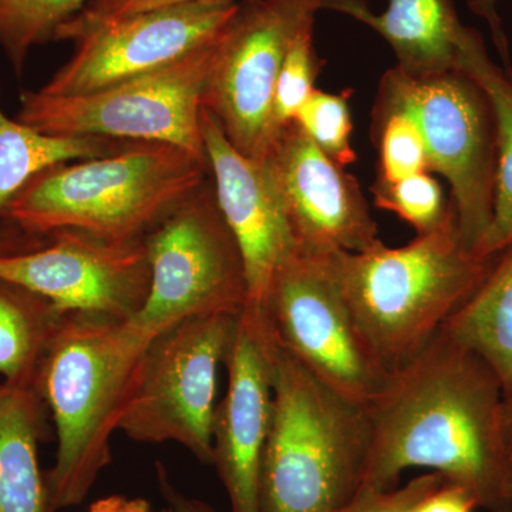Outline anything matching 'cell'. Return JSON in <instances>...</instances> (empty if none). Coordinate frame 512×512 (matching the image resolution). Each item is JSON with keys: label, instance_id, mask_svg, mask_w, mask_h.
I'll return each mask as SVG.
<instances>
[{"label": "cell", "instance_id": "15", "mask_svg": "<svg viewBox=\"0 0 512 512\" xmlns=\"http://www.w3.org/2000/svg\"><path fill=\"white\" fill-rule=\"evenodd\" d=\"M269 346L265 316L242 311L225 360L227 393L217 404L212 429V466L231 512H261L259 481L272 407Z\"/></svg>", "mask_w": 512, "mask_h": 512}, {"label": "cell", "instance_id": "9", "mask_svg": "<svg viewBox=\"0 0 512 512\" xmlns=\"http://www.w3.org/2000/svg\"><path fill=\"white\" fill-rule=\"evenodd\" d=\"M339 0H244L222 32L202 109L242 156L264 161L278 141L276 82L293 40Z\"/></svg>", "mask_w": 512, "mask_h": 512}, {"label": "cell", "instance_id": "5", "mask_svg": "<svg viewBox=\"0 0 512 512\" xmlns=\"http://www.w3.org/2000/svg\"><path fill=\"white\" fill-rule=\"evenodd\" d=\"M272 407L259 481L261 512H336L362 487L366 406L330 389L271 336Z\"/></svg>", "mask_w": 512, "mask_h": 512}, {"label": "cell", "instance_id": "21", "mask_svg": "<svg viewBox=\"0 0 512 512\" xmlns=\"http://www.w3.org/2000/svg\"><path fill=\"white\" fill-rule=\"evenodd\" d=\"M64 313L25 286L0 279V375L39 384L40 367Z\"/></svg>", "mask_w": 512, "mask_h": 512}, {"label": "cell", "instance_id": "6", "mask_svg": "<svg viewBox=\"0 0 512 512\" xmlns=\"http://www.w3.org/2000/svg\"><path fill=\"white\" fill-rule=\"evenodd\" d=\"M221 36L177 62L96 92L49 96L25 90L16 120L47 136L173 144L208 160L201 131L202 93Z\"/></svg>", "mask_w": 512, "mask_h": 512}, {"label": "cell", "instance_id": "8", "mask_svg": "<svg viewBox=\"0 0 512 512\" xmlns=\"http://www.w3.org/2000/svg\"><path fill=\"white\" fill-rule=\"evenodd\" d=\"M150 292L133 320L161 332L192 316L241 315L248 288L244 258L222 214L212 177L144 237Z\"/></svg>", "mask_w": 512, "mask_h": 512}, {"label": "cell", "instance_id": "2", "mask_svg": "<svg viewBox=\"0 0 512 512\" xmlns=\"http://www.w3.org/2000/svg\"><path fill=\"white\" fill-rule=\"evenodd\" d=\"M156 336L130 319L64 313L39 375L57 437L55 463L45 473L49 512L82 504L111 463V439L134 402Z\"/></svg>", "mask_w": 512, "mask_h": 512}, {"label": "cell", "instance_id": "11", "mask_svg": "<svg viewBox=\"0 0 512 512\" xmlns=\"http://www.w3.org/2000/svg\"><path fill=\"white\" fill-rule=\"evenodd\" d=\"M272 339L320 382L369 404L390 373L367 346L329 255L296 251L279 266L264 308Z\"/></svg>", "mask_w": 512, "mask_h": 512}, {"label": "cell", "instance_id": "22", "mask_svg": "<svg viewBox=\"0 0 512 512\" xmlns=\"http://www.w3.org/2000/svg\"><path fill=\"white\" fill-rule=\"evenodd\" d=\"M136 141L106 137H56L12 120L0 106V211L10 198L50 165L92 160Z\"/></svg>", "mask_w": 512, "mask_h": 512}, {"label": "cell", "instance_id": "16", "mask_svg": "<svg viewBox=\"0 0 512 512\" xmlns=\"http://www.w3.org/2000/svg\"><path fill=\"white\" fill-rule=\"evenodd\" d=\"M201 131L222 214L244 258L248 288L244 309L265 316L266 295L276 271L298 251L284 202L268 161L242 156L204 109Z\"/></svg>", "mask_w": 512, "mask_h": 512}, {"label": "cell", "instance_id": "31", "mask_svg": "<svg viewBox=\"0 0 512 512\" xmlns=\"http://www.w3.org/2000/svg\"><path fill=\"white\" fill-rule=\"evenodd\" d=\"M468 9L483 20L490 29L491 37L498 56L501 57V67L504 72L512 76V62L510 43H508L507 32H505L503 19L498 13V0H466Z\"/></svg>", "mask_w": 512, "mask_h": 512}, {"label": "cell", "instance_id": "3", "mask_svg": "<svg viewBox=\"0 0 512 512\" xmlns=\"http://www.w3.org/2000/svg\"><path fill=\"white\" fill-rule=\"evenodd\" d=\"M210 177L208 160L184 148L136 141L109 156L50 165L10 198L0 221L30 244L64 229L138 241Z\"/></svg>", "mask_w": 512, "mask_h": 512}, {"label": "cell", "instance_id": "14", "mask_svg": "<svg viewBox=\"0 0 512 512\" xmlns=\"http://www.w3.org/2000/svg\"><path fill=\"white\" fill-rule=\"evenodd\" d=\"M303 254L363 252L380 241L360 185L292 121L266 158Z\"/></svg>", "mask_w": 512, "mask_h": 512}, {"label": "cell", "instance_id": "30", "mask_svg": "<svg viewBox=\"0 0 512 512\" xmlns=\"http://www.w3.org/2000/svg\"><path fill=\"white\" fill-rule=\"evenodd\" d=\"M476 498L460 485L444 481L436 490L421 498L413 512H474Z\"/></svg>", "mask_w": 512, "mask_h": 512}, {"label": "cell", "instance_id": "23", "mask_svg": "<svg viewBox=\"0 0 512 512\" xmlns=\"http://www.w3.org/2000/svg\"><path fill=\"white\" fill-rule=\"evenodd\" d=\"M90 0H0V47L20 76L33 47L55 42L57 30Z\"/></svg>", "mask_w": 512, "mask_h": 512}, {"label": "cell", "instance_id": "35", "mask_svg": "<svg viewBox=\"0 0 512 512\" xmlns=\"http://www.w3.org/2000/svg\"><path fill=\"white\" fill-rule=\"evenodd\" d=\"M165 512H175L173 510V508L170 507V505H167V507H165Z\"/></svg>", "mask_w": 512, "mask_h": 512}, {"label": "cell", "instance_id": "4", "mask_svg": "<svg viewBox=\"0 0 512 512\" xmlns=\"http://www.w3.org/2000/svg\"><path fill=\"white\" fill-rule=\"evenodd\" d=\"M328 255L367 346L393 373L419 355L477 291L497 254L468 249L453 214L404 247H386L380 239L363 252Z\"/></svg>", "mask_w": 512, "mask_h": 512}, {"label": "cell", "instance_id": "1", "mask_svg": "<svg viewBox=\"0 0 512 512\" xmlns=\"http://www.w3.org/2000/svg\"><path fill=\"white\" fill-rule=\"evenodd\" d=\"M503 402L494 370L441 329L366 404L370 451L360 488L389 490L409 468H429L478 508L512 512Z\"/></svg>", "mask_w": 512, "mask_h": 512}, {"label": "cell", "instance_id": "10", "mask_svg": "<svg viewBox=\"0 0 512 512\" xmlns=\"http://www.w3.org/2000/svg\"><path fill=\"white\" fill-rule=\"evenodd\" d=\"M238 316H192L150 343L134 402L120 431L138 443L180 444L212 466L218 372L231 349Z\"/></svg>", "mask_w": 512, "mask_h": 512}, {"label": "cell", "instance_id": "32", "mask_svg": "<svg viewBox=\"0 0 512 512\" xmlns=\"http://www.w3.org/2000/svg\"><path fill=\"white\" fill-rule=\"evenodd\" d=\"M157 481L160 493L163 495L165 503L170 505L175 512H217L211 505L198 500V498L188 497L181 493L173 483L167 470L161 463H157Z\"/></svg>", "mask_w": 512, "mask_h": 512}, {"label": "cell", "instance_id": "25", "mask_svg": "<svg viewBox=\"0 0 512 512\" xmlns=\"http://www.w3.org/2000/svg\"><path fill=\"white\" fill-rule=\"evenodd\" d=\"M375 205L393 212L412 225L417 235L440 228L454 214L450 198L444 197L439 181L426 171L396 183L376 181L370 187Z\"/></svg>", "mask_w": 512, "mask_h": 512}, {"label": "cell", "instance_id": "34", "mask_svg": "<svg viewBox=\"0 0 512 512\" xmlns=\"http://www.w3.org/2000/svg\"><path fill=\"white\" fill-rule=\"evenodd\" d=\"M503 433L505 450H507L508 468L512 485V396L504 397L503 402Z\"/></svg>", "mask_w": 512, "mask_h": 512}, {"label": "cell", "instance_id": "17", "mask_svg": "<svg viewBox=\"0 0 512 512\" xmlns=\"http://www.w3.org/2000/svg\"><path fill=\"white\" fill-rule=\"evenodd\" d=\"M343 13L375 30L396 55V69L410 77L436 76L458 69L461 23L453 0H387L380 15L366 0H339Z\"/></svg>", "mask_w": 512, "mask_h": 512}, {"label": "cell", "instance_id": "28", "mask_svg": "<svg viewBox=\"0 0 512 512\" xmlns=\"http://www.w3.org/2000/svg\"><path fill=\"white\" fill-rule=\"evenodd\" d=\"M194 2H207V0H90L82 12L77 13L73 19L57 30L55 42L60 40L76 42L90 30L104 23L147 12V10Z\"/></svg>", "mask_w": 512, "mask_h": 512}, {"label": "cell", "instance_id": "24", "mask_svg": "<svg viewBox=\"0 0 512 512\" xmlns=\"http://www.w3.org/2000/svg\"><path fill=\"white\" fill-rule=\"evenodd\" d=\"M373 138L377 147L376 181L396 183L429 171L426 144L416 121L402 110L376 107Z\"/></svg>", "mask_w": 512, "mask_h": 512}, {"label": "cell", "instance_id": "13", "mask_svg": "<svg viewBox=\"0 0 512 512\" xmlns=\"http://www.w3.org/2000/svg\"><path fill=\"white\" fill-rule=\"evenodd\" d=\"M238 9L237 0H207L104 23L74 42L72 59L39 90L80 96L161 69L220 36Z\"/></svg>", "mask_w": 512, "mask_h": 512}, {"label": "cell", "instance_id": "29", "mask_svg": "<svg viewBox=\"0 0 512 512\" xmlns=\"http://www.w3.org/2000/svg\"><path fill=\"white\" fill-rule=\"evenodd\" d=\"M444 481L441 474L431 471L413 478L400 488H360L355 497L336 512H413L421 498L436 490Z\"/></svg>", "mask_w": 512, "mask_h": 512}, {"label": "cell", "instance_id": "33", "mask_svg": "<svg viewBox=\"0 0 512 512\" xmlns=\"http://www.w3.org/2000/svg\"><path fill=\"white\" fill-rule=\"evenodd\" d=\"M86 512H156L150 503L141 498H127L123 495H110L100 498L90 505ZM160 512H165V508Z\"/></svg>", "mask_w": 512, "mask_h": 512}, {"label": "cell", "instance_id": "12", "mask_svg": "<svg viewBox=\"0 0 512 512\" xmlns=\"http://www.w3.org/2000/svg\"><path fill=\"white\" fill-rule=\"evenodd\" d=\"M47 238L0 251V279L25 286L63 313L128 320L141 311L151 282L143 239L107 241L76 229Z\"/></svg>", "mask_w": 512, "mask_h": 512}, {"label": "cell", "instance_id": "7", "mask_svg": "<svg viewBox=\"0 0 512 512\" xmlns=\"http://www.w3.org/2000/svg\"><path fill=\"white\" fill-rule=\"evenodd\" d=\"M375 106L416 121L430 173L450 185L461 241L477 252L493 218L497 168V123L483 87L461 69L410 77L393 67L380 80Z\"/></svg>", "mask_w": 512, "mask_h": 512}, {"label": "cell", "instance_id": "27", "mask_svg": "<svg viewBox=\"0 0 512 512\" xmlns=\"http://www.w3.org/2000/svg\"><path fill=\"white\" fill-rule=\"evenodd\" d=\"M322 66L313 46V28L305 29L289 47L276 82L274 121L279 133L295 120L302 104L315 90Z\"/></svg>", "mask_w": 512, "mask_h": 512}, {"label": "cell", "instance_id": "20", "mask_svg": "<svg viewBox=\"0 0 512 512\" xmlns=\"http://www.w3.org/2000/svg\"><path fill=\"white\" fill-rule=\"evenodd\" d=\"M458 69L483 87L497 123L493 218L477 248L478 255L491 256L512 245V76L488 55L483 35L468 26L461 39Z\"/></svg>", "mask_w": 512, "mask_h": 512}, {"label": "cell", "instance_id": "18", "mask_svg": "<svg viewBox=\"0 0 512 512\" xmlns=\"http://www.w3.org/2000/svg\"><path fill=\"white\" fill-rule=\"evenodd\" d=\"M49 413L39 384L0 382V512H49L39 466Z\"/></svg>", "mask_w": 512, "mask_h": 512}, {"label": "cell", "instance_id": "19", "mask_svg": "<svg viewBox=\"0 0 512 512\" xmlns=\"http://www.w3.org/2000/svg\"><path fill=\"white\" fill-rule=\"evenodd\" d=\"M444 330L488 363L512 396V245L495 255L477 291L447 320Z\"/></svg>", "mask_w": 512, "mask_h": 512}, {"label": "cell", "instance_id": "26", "mask_svg": "<svg viewBox=\"0 0 512 512\" xmlns=\"http://www.w3.org/2000/svg\"><path fill=\"white\" fill-rule=\"evenodd\" d=\"M352 93L350 89L340 93L315 89L293 120L330 160L342 167L355 163L357 158L352 147Z\"/></svg>", "mask_w": 512, "mask_h": 512}]
</instances>
